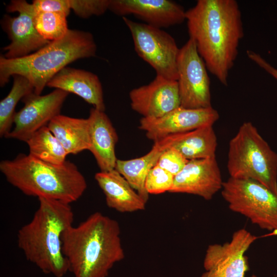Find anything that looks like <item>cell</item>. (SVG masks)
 <instances>
[{
    "mask_svg": "<svg viewBox=\"0 0 277 277\" xmlns=\"http://www.w3.org/2000/svg\"><path fill=\"white\" fill-rule=\"evenodd\" d=\"M169 147L178 150L188 160L215 156L217 137L213 126H206L167 136Z\"/></svg>",
    "mask_w": 277,
    "mask_h": 277,
    "instance_id": "ffe728a7",
    "label": "cell"
},
{
    "mask_svg": "<svg viewBox=\"0 0 277 277\" xmlns=\"http://www.w3.org/2000/svg\"><path fill=\"white\" fill-rule=\"evenodd\" d=\"M130 106L143 117H160L180 107L177 81L156 75L150 83L132 89Z\"/></svg>",
    "mask_w": 277,
    "mask_h": 277,
    "instance_id": "5bb4252c",
    "label": "cell"
},
{
    "mask_svg": "<svg viewBox=\"0 0 277 277\" xmlns=\"http://www.w3.org/2000/svg\"><path fill=\"white\" fill-rule=\"evenodd\" d=\"M29 153L33 157L45 162L61 165L66 161L68 153L59 140L47 126L33 133L26 142Z\"/></svg>",
    "mask_w": 277,
    "mask_h": 277,
    "instance_id": "603a6c76",
    "label": "cell"
},
{
    "mask_svg": "<svg viewBox=\"0 0 277 277\" xmlns=\"http://www.w3.org/2000/svg\"><path fill=\"white\" fill-rule=\"evenodd\" d=\"M230 177L251 179L277 195V153L250 122H245L229 143Z\"/></svg>",
    "mask_w": 277,
    "mask_h": 277,
    "instance_id": "8992f818",
    "label": "cell"
},
{
    "mask_svg": "<svg viewBox=\"0 0 277 277\" xmlns=\"http://www.w3.org/2000/svg\"><path fill=\"white\" fill-rule=\"evenodd\" d=\"M38 200L32 219L18 231V247L42 272L63 277L69 267L63 252L62 236L72 225L73 212L69 203L43 197Z\"/></svg>",
    "mask_w": 277,
    "mask_h": 277,
    "instance_id": "3957f363",
    "label": "cell"
},
{
    "mask_svg": "<svg viewBox=\"0 0 277 277\" xmlns=\"http://www.w3.org/2000/svg\"><path fill=\"white\" fill-rule=\"evenodd\" d=\"M174 176L170 172L155 165L149 171L145 180V187L148 194H158L169 192Z\"/></svg>",
    "mask_w": 277,
    "mask_h": 277,
    "instance_id": "484cf974",
    "label": "cell"
},
{
    "mask_svg": "<svg viewBox=\"0 0 277 277\" xmlns=\"http://www.w3.org/2000/svg\"><path fill=\"white\" fill-rule=\"evenodd\" d=\"M276 277H277V276H276Z\"/></svg>",
    "mask_w": 277,
    "mask_h": 277,
    "instance_id": "4dcf8cb0",
    "label": "cell"
},
{
    "mask_svg": "<svg viewBox=\"0 0 277 277\" xmlns=\"http://www.w3.org/2000/svg\"><path fill=\"white\" fill-rule=\"evenodd\" d=\"M67 16L60 12H36L33 23L37 31L45 39L55 41L65 37L69 30Z\"/></svg>",
    "mask_w": 277,
    "mask_h": 277,
    "instance_id": "d4e9b609",
    "label": "cell"
},
{
    "mask_svg": "<svg viewBox=\"0 0 277 277\" xmlns=\"http://www.w3.org/2000/svg\"><path fill=\"white\" fill-rule=\"evenodd\" d=\"M47 86L75 94L94 108L105 110L102 84L97 75L92 72L67 66L58 72Z\"/></svg>",
    "mask_w": 277,
    "mask_h": 277,
    "instance_id": "e0dca14e",
    "label": "cell"
},
{
    "mask_svg": "<svg viewBox=\"0 0 277 277\" xmlns=\"http://www.w3.org/2000/svg\"><path fill=\"white\" fill-rule=\"evenodd\" d=\"M68 94L66 91L55 89L44 95L33 92L24 96L22 99L24 106L14 117V127L5 137L26 142L36 131L47 126L52 118L60 114Z\"/></svg>",
    "mask_w": 277,
    "mask_h": 277,
    "instance_id": "7c38bea8",
    "label": "cell"
},
{
    "mask_svg": "<svg viewBox=\"0 0 277 277\" xmlns=\"http://www.w3.org/2000/svg\"><path fill=\"white\" fill-rule=\"evenodd\" d=\"M221 193L231 210L277 234V195L266 186L251 179L229 177Z\"/></svg>",
    "mask_w": 277,
    "mask_h": 277,
    "instance_id": "52a82bcc",
    "label": "cell"
},
{
    "mask_svg": "<svg viewBox=\"0 0 277 277\" xmlns=\"http://www.w3.org/2000/svg\"><path fill=\"white\" fill-rule=\"evenodd\" d=\"M95 179L105 194L109 207L122 213L145 209L147 202L115 169L97 172Z\"/></svg>",
    "mask_w": 277,
    "mask_h": 277,
    "instance_id": "d6986e66",
    "label": "cell"
},
{
    "mask_svg": "<svg viewBox=\"0 0 277 277\" xmlns=\"http://www.w3.org/2000/svg\"><path fill=\"white\" fill-rule=\"evenodd\" d=\"M118 222L101 212L91 214L62 236L63 253L74 277H107L125 257Z\"/></svg>",
    "mask_w": 277,
    "mask_h": 277,
    "instance_id": "7a4b0ae2",
    "label": "cell"
},
{
    "mask_svg": "<svg viewBox=\"0 0 277 277\" xmlns=\"http://www.w3.org/2000/svg\"><path fill=\"white\" fill-rule=\"evenodd\" d=\"M177 70L180 106L187 109L212 107L207 68L190 38L180 48Z\"/></svg>",
    "mask_w": 277,
    "mask_h": 277,
    "instance_id": "9c48e42d",
    "label": "cell"
},
{
    "mask_svg": "<svg viewBox=\"0 0 277 277\" xmlns=\"http://www.w3.org/2000/svg\"><path fill=\"white\" fill-rule=\"evenodd\" d=\"M259 238L241 228L232 234L229 242L209 245L203 262L206 271L201 277H245L249 268L245 253Z\"/></svg>",
    "mask_w": 277,
    "mask_h": 277,
    "instance_id": "30bf717a",
    "label": "cell"
},
{
    "mask_svg": "<svg viewBox=\"0 0 277 277\" xmlns=\"http://www.w3.org/2000/svg\"><path fill=\"white\" fill-rule=\"evenodd\" d=\"M74 13L83 18L104 14L109 9L110 0H69Z\"/></svg>",
    "mask_w": 277,
    "mask_h": 277,
    "instance_id": "4316f807",
    "label": "cell"
},
{
    "mask_svg": "<svg viewBox=\"0 0 277 277\" xmlns=\"http://www.w3.org/2000/svg\"><path fill=\"white\" fill-rule=\"evenodd\" d=\"M189 38L207 70L223 85L238 55L244 36L242 14L235 0H199L186 11Z\"/></svg>",
    "mask_w": 277,
    "mask_h": 277,
    "instance_id": "6da1fadb",
    "label": "cell"
},
{
    "mask_svg": "<svg viewBox=\"0 0 277 277\" xmlns=\"http://www.w3.org/2000/svg\"><path fill=\"white\" fill-rule=\"evenodd\" d=\"M122 18L131 33L137 54L152 67L156 75L177 81L180 48L174 38L162 29L127 17Z\"/></svg>",
    "mask_w": 277,
    "mask_h": 277,
    "instance_id": "ba28073f",
    "label": "cell"
},
{
    "mask_svg": "<svg viewBox=\"0 0 277 277\" xmlns=\"http://www.w3.org/2000/svg\"><path fill=\"white\" fill-rule=\"evenodd\" d=\"M97 46L89 32L69 29L63 38L50 42L26 56L8 59L0 56V85L7 84L10 77L17 74L31 83L34 93H41L48 82L70 63L96 55Z\"/></svg>",
    "mask_w": 277,
    "mask_h": 277,
    "instance_id": "5b68a950",
    "label": "cell"
},
{
    "mask_svg": "<svg viewBox=\"0 0 277 277\" xmlns=\"http://www.w3.org/2000/svg\"><path fill=\"white\" fill-rule=\"evenodd\" d=\"M13 85L8 95L0 102V135L6 137L11 131L16 112L15 107L19 100L34 92L31 83L24 76L15 74Z\"/></svg>",
    "mask_w": 277,
    "mask_h": 277,
    "instance_id": "cb8c5ba5",
    "label": "cell"
},
{
    "mask_svg": "<svg viewBox=\"0 0 277 277\" xmlns=\"http://www.w3.org/2000/svg\"><path fill=\"white\" fill-rule=\"evenodd\" d=\"M108 10L122 17L133 15L145 24L160 29L186 21V11L170 0H110Z\"/></svg>",
    "mask_w": 277,
    "mask_h": 277,
    "instance_id": "2e32d148",
    "label": "cell"
},
{
    "mask_svg": "<svg viewBox=\"0 0 277 277\" xmlns=\"http://www.w3.org/2000/svg\"><path fill=\"white\" fill-rule=\"evenodd\" d=\"M168 148V140L166 137L155 142L151 149L141 157L128 160L117 159L116 161L115 169L146 202L149 197L145 187L146 176L162 153Z\"/></svg>",
    "mask_w": 277,
    "mask_h": 277,
    "instance_id": "44dd1931",
    "label": "cell"
},
{
    "mask_svg": "<svg viewBox=\"0 0 277 277\" xmlns=\"http://www.w3.org/2000/svg\"><path fill=\"white\" fill-rule=\"evenodd\" d=\"M219 118L217 111L212 107L187 109L180 106L160 117H142L139 128L146 132L148 138L155 142L170 135L213 126Z\"/></svg>",
    "mask_w": 277,
    "mask_h": 277,
    "instance_id": "4fadbf2b",
    "label": "cell"
},
{
    "mask_svg": "<svg viewBox=\"0 0 277 277\" xmlns=\"http://www.w3.org/2000/svg\"><path fill=\"white\" fill-rule=\"evenodd\" d=\"M189 161L176 149L169 147L162 153L155 165L175 176L184 168Z\"/></svg>",
    "mask_w": 277,
    "mask_h": 277,
    "instance_id": "83f0119b",
    "label": "cell"
},
{
    "mask_svg": "<svg viewBox=\"0 0 277 277\" xmlns=\"http://www.w3.org/2000/svg\"><path fill=\"white\" fill-rule=\"evenodd\" d=\"M8 12H17L18 15H4L2 28L7 34L10 43L4 47L3 55L8 59H15L28 55L49 44L37 31L33 23L36 12L32 4L25 0H13L6 7Z\"/></svg>",
    "mask_w": 277,
    "mask_h": 277,
    "instance_id": "8fae6325",
    "label": "cell"
},
{
    "mask_svg": "<svg viewBox=\"0 0 277 277\" xmlns=\"http://www.w3.org/2000/svg\"><path fill=\"white\" fill-rule=\"evenodd\" d=\"M32 4L36 12H60L68 16L71 10L69 0H34Z\"/></svg>",
    "mask_w": 277,
    "mask_h": 277,
    "instance_id": "f1b7e54d",
    "label": "cell"
},
{
    "mask_svg": "<svg viewBox=\"0 0 277 277\" xmlns=\"http://www.w3.org/2000/svg\"><path fill=\"white\" fill-rule=\"evenodd\" d=\"M246 53L250 60L277 81V69L276 68L273 67L259 53L250 50H247Z\"/></svg>",
    "mask_w": 277,
    "mask_h": 277,
    "instance_id": "f546056e",
    "label": "cell"
},
{
    "mask_svg": "<svg viewBox=\"0 0 277 277\" xmlns=\"http://www.w3.org/2000/svg\"><path fill=\"white\" fill-rule=\"evenodd\" d=\"M47 126L68 154H76L84 150H90L88 118H74L59 114L52 118Z\"/></svg>",
    "mask_w": 277,
    "mask_h": 277,
    "instance_id": "7402d4cb",
    "label": "cell"
},
{
    "mask_svg": "<svg viewBox=\"0 0 277 277\" xmlns=\"http://www.w3.org/2000/svg\"><path fill=\"white\" fill-rule=\"evenodd\" d=\"M88 119L91 143L89 151L101 171L114 169L117 160L115 147L118 141L115 129L105 111L91 108Z\"/></svg>",
    "mask_w": 277,
    "mask_h": 277,
    "instance_id": "ac0fdd59",
    "label": "cell"
},
{
    "mask_svg": "<svg viewBox=\"0 0 277 277\" xmlns=\"http://www.w3.org/2000/svg\"><path fill=\"white\" fill-rule=\"evenodd\" d=\"M7 181L28 196L58 200L71 204L83 194L87 183L73 163L54 165L30 154L21 153L12 160L0 163Z\"/></svg>",
    "mask_w": 277,
    "mask_h": 277,
    "instance_id": "277c9868",
    "label": "cell"
},
{
    "mask_svg": "<svg viewBox=\"0 0 277 277\" xmlns=\"http://www.w3.org/2000/svg\"><path fill=\"white\" fill-rule=\"evenodd\" d=\"M216 157L189 160L174 176L169 192L194 194L209 201L223 187Z\"/></svg>",
    "mask_w": 277,
    "mask_h": 277,
    "instance_id": "9a60e30c",
    "label": "cell"
}]
</instances>
